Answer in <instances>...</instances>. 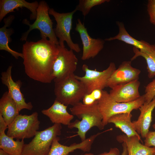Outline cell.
Wrapping results in <instances>:
<instances>
[{"label":"cell","mask_w":155,"mask_h":155,"mask_svg":"<svg viewBox=\"0 0 155 155\" xmlns=\"http://www.w3.org/2000/svg\"><path fill=\"white\" fill-rule=\"evenodd\" d=\"M57 45L47 38L26 41L22 46L25 71L30 78L44 83L53 81V65L58 53Z\"/></svg>","instance_id":"1"},{"label":"cell","mask_w":155,"mask_h":155,"mask_svg":"<svg viewBox=\"0 0 155 155\" xmlns=\"http://www.w3.org/2000/svg\"><path fill=\"white\" fill-rule=\"evenodd\" d=\"M69 110L71 114L81 119L71 122L67 126L69 129H78L77 135L81 142L86 139V133L92 127H96L100 130L104 129L105 126L102 123V117L99 109L98 100L90 105H86L80 102L72 106Z\"/></svg>","instance_id":"2"},{"label":"cell","mask_w":155,"mask_h":155,"mask_svg":"<svg viewBox=\"0 0 155 155\" xmlns=\"http://www.w3.org/2000/svg\"><path fill=\"white\" fill-rule=\"evenodd\" d=\"M73 74L54 82L55 100L68 106L80 102L87 93L82 82Z\"/></svg>","instance_id":"3"},{"label":"cell","mask_w":155,"mask_h":155,"mask_svg":"<svg viewBox=\"0 0 155 155\" xmlns=\"http://www.w3.org/2000/svg\"><path fill=\"white\" fill-rule=\"evenodd\" d=\"M144 95L137 100L130 102H119L116 101L106 90H102L101 98L98 100V107L102 116V122L105 126L108 123L109 119L112 116L119 114L131 113L137 110L145 102Z\"/></svg>","instance_id":"4"},{"label":"cell","mask_w":155,"mask_h":155,"mask_svg":"<svg viewBox=\"0 0 155 155\" xmlns=\"http://www.w3.org/2000/svg\"><path fill=\"white\" fill-rule=\"evenodd\" d=\"M60 124L38 131L32 141L25 144L22 155H48L54 140L61 134Z\"/></svg>","instance_id":"5"},{"label":"cell","mask_w":155,"mask_h":155,"mask_svg":"<svg viewBox=\"0 0 155 155\" xmlns=\"http://www.w3.org/2000/svg\"><path fill=\"white\" fill-rule=\"evenodd\" d=\"M49 6L44 1H40L37 9V16L35 20L32 24L26 19L23 20L24 24L28 25V30L23 34L21 38L22 41H26L29 33L35 29L38 30L42 38H49V40L54 44L58 45L59 41L53 28V23L49 15Z\"/></svg>","instance_id":"6"},{"label":"cell","mask_w":155,"mask_h":155,"mask_svg":"<svg viewBox=\"0 0 155 155\" xmlns=\"http://www.w3.org/2000/svg\"><path fill=\"white\" fill-rule=\"evenodd\" d=\"M40 123L36 112L30 115L19 114L8 126L6 135L17 140L32 137L38 131Z\"/></svg>","instance_id":"7"},{"label":"cell","mask_w":155,"mask_h":155,"mask_svg":"<svg viewBox=\"0 0 155 155\" xmlns=\"http://www.w3.org/2000/svg\"><path fill=\"white\" fill-rule=\"evenodd\" d=\"M76 11L74 9L71 12L59 13L53 8H50L49 14L53 16L56 22V26L54 30L56 36L59 39V45L65 46L64 42L65 41L70 49L78 53L81 49L79 44L73 42L70 35L73 16Z\"/></svg>","instance_id":"8"},{"label":"cell","mask_w":155,"mask_h":155,"mask_svg":"<svg viewBox=\"0 0 155 155\" xmlns=\"http://www.w3.org/2000/svg\"><path fill=\"white\" fill-rule=\"evenodd\" d=\"M116 69L114 62H111L108 67L102 71L90 69L88 66L84 64L82 67L85 72L84 76L75 75L76 78L84 86L88 94L95 90H101L107 87L108 80L113 71Z\"/></svg>","instance_id":"9"},{"label":"cell","mask_w":155,"mask_h":155,"mask_svg":"<svg viewBox=\"0 0 155 155\" xmlns=\"http://www.w3.org/2000/svg\"><path fill=\"white\" fill-rule=\"evenodd\" d=\"M58 53L54 62L52 76L54 82L74 74L78 60L73 51L68 50L65 46L57 45Z\"/></svg>","instance_id":"10"},{"label":"cell","mask_w":155,"mask_h":155,"mask_svg":"<svg viewBox=\"0 0 155 155\" xmlns=\"http://www.w3.org/2000/svg\"><path fill=\"white\" fill-rule=\"evenodd\" d=\"M75 30L80 36L83 45L81 59L86 60L96 57L103 49L105 40L100 38H94L88 32L84 23L78 19Z\"/></svg>","instance_id":"11"},{"label":"cell","mask_w":155,"mask_h":155,"mask_svg":"<svg viewBox=\"0 0 155 155\" xmlns=\"http://www.w3.org/2000/svg\"><path fill=\"white\" fill-rule=\"evenodd\" d=\"M12 66H9L5 71L1 73V82L7 87L8 91L16 104L19 113L24 109L31 110L33 107L31 102H26L24 95L20 90L22 82L20 80L14 82L12 78Z\"/></svg>","instance_id":"12"},{"label":"cell","mask_w":155,"mask_h":155,"mask_svg":"<svg viewBox=\"0 0 155 155\" xmlns=\"http://www.w3.org/2000/svg\"><path fill=\"white\" fill-rule=\"evenodd\" d=\"M131 61H123L112 73L108 79L107 87L111 89L119 85L138 80L141 71L131 65Z\"/></svg>","instance_id":"13"},{"label":"cell","mask_w":155,"mask_h":155,"mask_svg":"<svg viewBox=\"0 0 155 155\" xmlns=\"http://www.w3.org/2000/svg\"><path fill=\"white\" fill-rule=\"evenodd\" d=\"M140 82L136 80L117 85L110 90L111 97L119 102L128 103L134 101L141 96L139 91Z\"/></svg>","instance_id":"14"},{"label":"cell","mask_w":155,"mask_h":155,"mask_svg":"<svg viewBox=\"0 0 155 155\" xmlns=\"http://www.w3.org/2000/svg\"><path fill=\"white\" fill-rule=\"evenodd\" d=\"M155 107V96L149 102H145L139 108L140 114L137 120L132 121L137 133L145 138L149 131L152 121V114Z\"/></svg>","instance_id":"15"},{"label":"cell","mask_w":155,"mask_h":155,"mask_svg":"<svg viewBox=\"0 0 155 155\" xmlns=\"http://www.w3.org/2000/svg\"><path fill=\"white\" fill-rule=\"evenodd\" d=\"M39 3L37 1L29 3L25 0H0V22L8 13L15 12V9L25 7L31 12L30 16V20L36 19L37 16V9Z\"/></svg>","instance_id":"16"},{"label":"cell","mask_w":155,"mask_h":155,"mask_svg":"<svg viewBox=\"0 0 155 155\" xmlns=\"http://www.w3.org/2000/svg\"><path fill=\"white\" fill-rule=\"evenodd\" d=\"M67 106L55 99L52 106L41 112L48 117L54 124H60L68 126L73 119L74 115L67 110Z\"/></svg>","instance_id":"17"},{"label":"cell","mask_w":155,"mask_h":155,"mask_svg":"<svg viewBox=\"0 0 155 155\" xmlns=\"http://www.w3.org/2000/svg\"><path fill=\"white\" fill-rule=\"evenodd\" d=\"M120 143H125L128 155H154L155 147H149L140 143L141 138L137 136L127 137L125 134L119 135L116 137Z\"/></svg>","instance_id":"18"},{"label":"cell","mask_w":155,"mask_h":155,"mask_svg":"<svg viewBox=\"0 0 155 155\" xmlns=\"http://www.w3.org/2000/svg\"><path fill=\"white\" fill-rule=\"evenodd\" d=\"M116 24L119 28L118 34L113 37L106 38L105 41H109L117 40L133 46L142 52H146L149 51L152 44L143 40H138L132 37L127 32L122 22L117 21Z\"/></svg>","instance_id":"19"},{"label":"cell","mask_w":155,"mask_h":155,"mask_svg":"<svg viewBox=\"0 0 155 155\" xmlns=\"http://www.w3.org/2000/svg\"><path fill=\"white\" fill-rule=\"evenodd\" d=\"M16 104L8 91L5 92L0 99V114L9 126L19 114Z\"/></svg>","instance_id":"20"},{"label":"cell","mask_w":155,"mask_h":155,"mask_svg":"<svg viewBox=\"0 0 155 155\" xmlns=\"http://www.w3.org/2000/svg\"><path fill=\"white\" fill-rule=\"evenodd\" d=\"M14 18L13 15H10L4 19V25L0 28V50L9 53L16 59L19 57L23 59L22 53L12 50L9 46V43L11 40L10 36L13 34V31L12 28H7L11 25Z\"/></svg>","instance_id":"21"},{"label":"cell","mask_w":155,"mask_h":155,"mask_svg":"<svg viewBox=\"0 0 155 155\" xmlns=\"http://www.w3.org/2000/svg\"><path fill=\"white\" fill-rule=\"evenodd\" d=\"M131 113H123L116 114L111 117L108 123H113L115 126L119 128L128 137L137 136L141 138L139 134L135 130L131 121Z\"/></svg>","instance_id":"22"},{"label":"cell","mask_w":155,"mask_h":155,"mask_svg":"<svg viewBox=\"0 0 155 155\" xmlns=\"http://www.w3.org/2000/svg\"><path fill=\"white\" fill-rule=\"evenodd\" d=\"M59 140L58 137L54 140L48 155H68L77 149L88 152L90 149V143L87 140L80 143H73L69 146L60 144Z\"/></svg>","instance_id":"23"},{"label":"cell","mask_w":155,"mask_h":155,"mask_svg":"<svg viewBox=\"0 0 155 155\" xmlns=\"http://www.w3.org/2000/svg\"><path fill=\"white\" fill-rule=\"evenodd\" d=\"M5 132L0 134V148L10 155H22L24 145V140L15 141Z\"/></svg>","instance_id":"24"},{"label":"cell","mask_w":155,"mask_h":155,"mask_svg":"<svg viewBox=\"0 0 155 155\" xmlns=\"http://www.w3.org/2000/svg\"><path fill=\"white\" fill-rule=\"evenodd\" d=\"M134 56L131 59L132 61L137 57L141 56L145 59L147 64L148 77L152 78L155 76V44H152L150 50L147 52H143L138 49L133 47Z\"/></svg>","instance_id":"25"},{"label":"cell","mask_w":155,"mask_h":155,"mask_svg":"<svg viewBox=\"0 0 155 155\" xmlns=\"http://www.w3.org/2000/svg\"><path fill=\"white\" fill-rule=\"evenodd\" d=\"M110 1L109 0H80L75 9L76 11H79L81 12L83 15L85 16L89 13L93 7Z\"/></svg>","instance_id":"26"},{"label":"cell","mask_w":155,"mask_h":155,"mask_svg":"<svg viewBox=\"0 0 155 155\" xmlns=\"http://www.w3.org/2000/svg\"><path fill=\"white\" fill-rule=\"evenodd\" d=\"M152 80L145 87V94H144L145 102L149 103L155 96V76Z\"/></svg>","instance_id":"27"},{"label":"cell","mask_w":155,"mask_h":155,"mask_svg":"<svg viewBox=\"0 0 155 155\" xmlns=\"http://www.w3.org/2000/svg\"><path fill=\"white\" fill-rule=\"evenodd\" d=\"M147 7L150 22L155 25V0H148Z\"/></svg>","instance_id":"28"},{"label":"cell","mask_w":155,"mask_h":155,"mask_svg":"<svg viewBox=\"0 0 155 155\" xmlns=\"http://www.w3.org/2000/svg\"><path fill=\"white\" fill-rule=\"evenodd\" d=\"M123 151L120 154L119 150L116 148H111L108 152H105L97 155H128V151L126 145L123 142L122 144Z\"/></svg>","instance_id":"29"},{"label":"cell","mask_w":155,"mask_h":155,"mask_svg":"<svg viewBox=\"0 0 155 155\" xmlns=\"http://www.w3.org/2000/svg\"><path fill=\"white\" fill-rule=\"evenodd\" d=\"M144 142L146 146L155 147V131H149L145 138Z\"/></svg>","instance_id":"30"},{"label":"cell","mask_w":155,"mask_h":155,"mask_svg":"<svg viewBox=\"0 0 155 155\" xmlns=\"http://www.w3.org/2000/svg\"><path fill=\"white\" fill-rule=\"evenodd\" d=\"M82 100L83 103L86 105L92 104L96 101L91 93L86 94Z\"/></svg>","instance_id":"31"},{"label":"cell","mask_w":155,"mask_h":155,"mask_svg":"<svg viewBox=\"0 0 155 155\" xmlns=\"http://www.w3.org/2000/svg\"><path fill=\"white\" fill-rule=\"evenodd\" d=\"M8 126L5 122L2 115L0 114V134L5 132L8 128Z\"/></svg>","instance_id":"32"},{"label":"cell","mask_w":155,"mask_h":155,"mask_svg":"<svg viewBox=\"0 0 155 155\" xmlns=\"http://www.w3.org/2000/svg\"><path fill=\"white\" fill-rule=\"evenodd\" d=\"M102 90H95L92 91L90 93L95 100L96 101L101 98L102 95Z\"/></svg>","instance_id":"33"},{"label":"cell","mask_w":155,"mask_h":155,"mask_svg":"<svg viewBox=\"0 0 155 155\" xmlns=\"http://www.w3.org/2000/svg\"><path fill=\"white\" fill-rule=\"evenodd\" d=\"M0 155H10L1 149H0Z\"/></svg>","instance_id":"34"},{"label":"cell","mask_w":155,"mask_h":155,"mask_svg":"<svg viewBox=\"0 0 155 155\" xmlns=\"http://www.w3.org/2000/svg\"><path fill=\"white\" fill-rule=\"evenodd\" d=\"M80 155H94L93 154L90 153H85L83 155L81 154Z\"/></svg>","instance_id":"35"},{"label":"cell","mask_w":155,"mask_h":155,"mask_svg":"<svg viewBox=\"0 0 155 155\" xmlns=\"http://www.w3.org/2000/svg\"><path fill=\"white\" fill-rule=\"evenodd\" d=\"M152 127L154 129H155V123L152 125Z\"/></svg>","instance_id":"36"},{"label":"cell","mask_w":155,"mask_h":155,"mask_svg":"<svg viewBox=\"0 0 155 155\" xmlns=\"http://www.w3.org/2000/svg\"><path fill=\"white\" fill-rule=\"evenodd\" d=\"M154 155H155V153L154 154Z\"/></svg>","instance_id":"37"}]
</instances>
